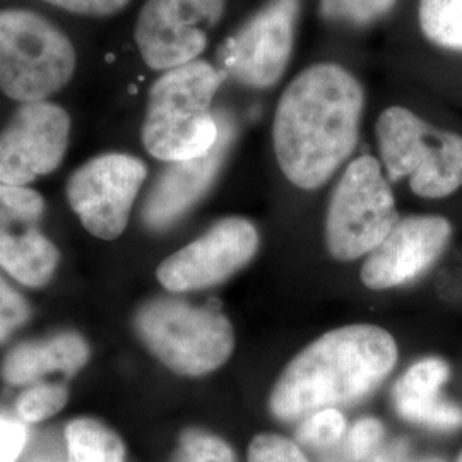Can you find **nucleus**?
Wrapping results in <instances>:
<instances>
[{
  "mask_svg": "<svg viewBox=\"0 0 462 462\" xmlns=\"http://www.w3.org/2000/svg\"><path fill=\"white\" fill-rule=\"evenodd\" d=\"M448 375V365L440 358H425L414 364L397 380L393 393L399 416L427 429H461V408L442 397Z\"/></svg>",
  "mask_w": 462,
  "mask_h": 462,
  "instance_id": "dca6fc26",
  "label": "nucleus"
},
{
  "mask_svg": "<svg viewBox=\"0 0 462 462\" xmlns=\"http://www.w3.org/2000/svg\"><path fill=\"white\" fill-rule=\"evenodd\" d=\"M76 49L59 26L28 9H0V91L19 103L43 101L70 83Z\"/></svg>",
  "mask_w": 462,
  "mask_h": 462,
  "instance_id": "20e7f679",
  "label": "nucleus"
},
{
  "mask_svg": "<svg viewBox=\"0 0 462 462\" xmlns=\"http://www.w3.org/2000/svg\"><path fill=\"white\" fill-rule=\"evenodd\" d=\"M397 362L394 337L379 326L329 330L286 365L269 397L281 421L353 404L375 391Z\"/></svg>",
  "mask_w": 462,
  "mask_h": 462,
  "instance_id": "f03ea898",
  "label": "nucleus"
},
{
  "mask_svg": "<svg viewBox=\"0 0 462 462\" xmlns=\"http://www.w3.org/2000/svg\"><path fill=\"white\" fill-rule=\"evenodd\" d=\"M383 427L375 418H364L355 423L347 435L346 452L353 462L372 461L379 452Z\"/></svg>",
  "mask_w": 462,
  "mask_h": 462,
  "instance_id": "393cba45",
  "label": "nucleus"
},
{
  "mask_svg": "<svg viewBox=\"0 0 462 462\" xmlns=\"http://www.w3.org/2000/svg\"><path fill=\"white\" fill-rule=\"evenodd\" d=\"M360 81L339 64H315L288 84L273 122L284 177L298 189L322 187L356 148L364 116Z\"/></svg>",
  "mask_w": 462,
  "mask_h": 462,
  "instance_id": "f257e3e1",
  "label": "nucleus"
},
{
  "mask_svg": "<svg viewBox=\"0 0 462 462\" xmlns=\"http://www.w3.org/2000/svg\"><path fill=\"white\" fill-rule=\"evenodd\" d=\"M300 2L271 0L221 45L217 59L226 78L255 89L280 83L290 66Z\"/></svg>",
  "mask_w": 462,
  "mask_h": 462,
  "instance_id": "6e6552de",
  "label": "nucleus"
},
{
  "mask_svg": "<svg viewBox=\"0 0 462 462\" xmlns=\"http://www.w3.org/2000/svg\"><path fill=\"white\" fill-rule=\"evenodd\" d=\"M43 198L28 187L0 183V267L24 286H45L59 264V252L38 225Z\"/></svg>",
  "mask_w": 462,
  "mask_h": 462,
  "instance_id": "ddd939ff",
  "label": "nucleus"
},
{
  "mask_svg": "<svg viewBox=\"0 0 462 462\" xmlns=\"http://www.w3.org/2000/svg\"><path fill=\"white\" fill-rule=\"evenodd\" d=\"M397 0H320V16L334 23L365 26L387 16Z\"/></svg>",
  "mask_w": 462,
  "mask_h": 462,
  "instance_id": "aec40b11",
  "label": "nucleus"
},
{
  "mask_svg": "<svg viewBox=\"0 0 462 462\" xmlns=\"http://www.w3.org/2000/svg\"><path fill=\"white\" fill-rule=\"evenodd\" d=\"M380 158L391 180L410 179L418 198L444 199L462 187V135L437 129L404 106H389L377 125Z\"/></svg>",
  "mask_w": 462,
  "mask_h": 462,
  "instance_id": "39448f33",
  "label": "nucleus"
},
{
  "mask_svg": "<svg viewBox=\"0 0 462 462\" xmlns=\"http://www.w3.org/2000/svg\"><path fill=\"white\" fill-rule=\"evenodd\" d=\"M226 0H146L134 38L146 66L170 70L198 60Z\"/></svg>",
  "mask_w": 462,
  "mask_h": 462,
  "instance_id": "9d476101",
  "label": "nucleus"
},
{
  "mask_svg": "<svg viewBox=\"0 0 462 462\" xmlns=\"http://www.w3.org/2000/svg\"><path fill=\"white\" fill-rule=\"evenodd\" d=\"M28 442V427L23 418L0 411V462H16Z\"/></svg>",
  "mask_w": 462,
  "mask_h": 462,
  "instance_id": "bb28decb",
  "label": "nucleus"
},
{
  "mask_svg": "<svg viewBox=\"0 0 462 462\" xmlns=\"http://www.w3.org/2000/svg\"><path fill=\"white\" fill-rule=\"evenodd\" d=\"M148 177L131 154H101L78 168L67 182V199L84 228L101 240H116L127 228L134 200Z\"/></svg>",
  "mask_w": 462,
  "mask_h": 462,
  "instance_id": "1a4fd4ad",
  "label": "nucleus"
},
{
  "mask_svg": "<svg viewBox=\"0 0 462 462\" xmlns=\"http://www.w3.org/2000/svg\"><path fill=\"white\" fill-rule=\"evenodd\" d=\"M396 200L391 185L372 156L351 162L336 185L326 217L330 255L349 263L379 247L396 225Z\"/></svg>",
  "mask_w": 462,
  "mask_h": 462,
  "instance_id": "0eeeda50",
  "label": "nucleus"
},
{
  "mask_svg": "<svg viewBox=\"0 0 462 462\" xmlns=\"http://www.w3.org/2000/svg\"><path fill=\"white\" fill-rule=\"evenodd\" d=\"M70 116L49 99L21 103L0 133V183L26 187L55 171L69 146Z\"/></svg>",
  "mask_w": 462,
  "mask_h": 462,
  "instance_id": "9b49d317",
  "label": "nucleus"
},
{
  "mask_svg": "<svg viewBox=\"0 0 462 462\" xmlns=\"http://www.w3.org/2000/svg\"><path fill=\"white\" fill-rule=\"evenodd\" d=\"M418 21L429 42L462 51V0H420Z\"/></svg>",
  "mask_w": 462,
  "mask_h": 462,
  "instance_id": "6ab92c4d",
  "label": "nucleus"
},
{
  "mask_svg": "<svg viewBox=\"0 0 462 462\" xmlns=\"http://www.w3.org/2000/svg\"><path fill=\"white\" fill-rule=\"evenodd\" d=\"M67 13L88 17L116 16L124 11L131 0H43Z\"/></svg>",
  "mask_w": 462,
  "mask_h": 462,
  "instance_id": "cd10ccee",
  "label": "nucleus"
},
{
  "mask_svg": "<svg viewBox=\"0 0 462 462\" xmlns=\"http://www.w3.org/2000/svg\"><path fill=\"white\" fill-rule=\"evenodd\" d=\"M248 462H310L301 448L274 433L257 435L248 447Z\"/></svg>",
  "mask_w": 462,
  "mask_h": 462,
  "instance_id": "b1692460",
  "label": "nucleus"
},
{
  "mask_svg": "<svg viewBox=\"0 0 462 462\" xmlns=\"http://www.w3.org/2000/svg\"><path fill=\"white\" fill-rule=\"evenodd\" d=\"M456 462H462V452L459 454V457H457V461Z\"/></svg>",
  "mask_w": 462,
  "mask_h": 462,
  "instance_id": "c756f323",
  "label": "nucleus"
},
{
  "mask_svg": "<svg viewBox=\"0 0 462 462\" xmlns=\"http://www.w3.org/2000/svg\"><path fill=\"white\" fill-rule=\"evenodd\" d=\"M30 317L26 300L0 278V343Z\"/></svg>",
  "mask_w": 462,
  "mask_h": 462,
  "instance_id": "a878e982",
  "label": "nucleus"
},
{
  "mask_svg": "<svg viewBox=\"0 0 462 462\" xmlns=\"http://www.w3.org/2000/svg\"><path fill=\"white\" fill-rule=\"evenodd\" d=\"M346 431V420L336 408H328L305 418L298 429V440L314 448L336 447Z\"/></svg>",
  "mask_w": 462,
  "mask_h": 462,
  "instance_id": "4be33fe9",
  "label": "nucleus"
},
{
  "mask_svg": "<svg viewBox=\"0 0 462 462\" xmlns=\"http://www.w3.org/2000/svg\"><path fill=\"white\" fill-rule=\"evenodd\" d=\"M135 330L175 374L202 377L226 364L235 347L230 320L213 309L158 298L139 309Z\"/></svg>",
  "mask_w": 462,
  "mask_h": 462,
  "instance_id": "423d86ee",
  "label": "nucleus"
},
{
  "mask_svg": "<svg viewBox=\"0 0 462 462\" xmlns=\"http://www.w3.org/2000/svg\"><path fill=\"white\" fill-rule=\"evenodd\" d=\"M226 74L206 60L165 70L151 86L143 124V144L166 163L185 162L215 148L219 122L213 99Z\"/></svg>",
  "mask_w": 462,
  "mask_h": 462,
  "instance_id": "7ed1b4c3",
  "label": "nucleus"
},
{
  "mask_svg": "<svg viewBox=\"0 0 462 462\" xmlns=\"http://www.w3.org/2000/svg\"><path fill=\"white\" fill-rule=\"evenodd\" d=\"M66 446L67 462L125 461V448L116 431L91 418L67 425Z\"/></svg>",
  "mask_w": 462,
  "mask_h": 462,
  "instance_id": "a211bd4d",
  "label": "nucleus"
},
{
  "mask_svg": "<svg viewBox=\"0 0 462 462\" xmlns=\"http://www.w3.org/2000/svg\"><path fill=\"white\" fill-rule=\"evenodd\" d=\"M452 236L444 216L399 217L393 230L372 250L362 267V281L370 290H389L416 280L435 264Z\"/></svg>",
  "mask_w": 462,
  "mask_h": 462,
  "instance_id": "4468645a",
  "label": "nucleus"
},
{
  "mask_svg": "<svg viewBox=\"0 0 462 462\" xmlns=\"http://www.w3.org/2000/svg\"><path fill=\"white\" fill-rule=\"evenodd\" d=\"M259 248L255 226L238 216L217 221L198 240L165 259L156 276L170 291H196L228 280Z\"/></svg>",
  "mask_w": 462,
  "mask_h": 462,
  "instance_id": "f8f14e48",
  "label": "nucleus"
},
{
  "mask_svg": "<svg viewBox=\"0 0 462 462\" xmlns=\"http://www.w3.org/2000/svg\"><path fill=\"white\" fill-rule=\"evenodd\" d=\"M370 462H446L439 457H414L404 442L391 444L379 450Z\"/></svg>",
  "mask_w": 462,
  "mask_h": 462,
  "instance_id": "c85d7f7f",
  "label": "nucleus"
},
{
  "mask_svg": "<svg viewBox=\"0 0 462 462\" xmlns=\"http://www.w3.org/2000/svg\"><path fill=\"white\" fill-rule=\"evenodd\" d=\"M175 462H236L231 447L202 430H187L180 439Z\"/></svg>",
  "mask_w": 462,
  "mask_h": 462,
  "instance_id": "5701e85b",
  "label": "nucleus"
},
{
  "mask_svg": "<svg viewBox=\"0 0 462 462\" xmlns=\"http://www.w3.org/2000/svg\"><path fill=\"white\" fill-rule=\"evenodd\" d=\"M219 137L209 152L170 163L152 185L143 208V219L149 228H166L180 219L211 189L225 163L236 129L230 116H217Z\"/></svg>",
  "mask_w": 462,
  "mask_h": 462,
  "instance_id": "2eb2a0df",
  "label": "nucleus"
},
{
  "mask_svg": "<svg viewBox=\"0 0 462 462\" xmlns=\"http://www.w3.org/2000/svg\"><path fill=\"white\" fill-rule=\"evenodd\" d=\"M89 358V346L76 332H62L43 341L23 343L14 347L2 364V377L13 385L32 383L34 380L62 372L74 375Z\"/></svg>",
  "mask_w": 462,
  "mask_h": 462,
  "instance_id": "f3484780",
  "label": "nucleus"
},
{
  "mask_svg": "<svg viewBox=\"0 0 462 462\" xmlns=\"http://www.w3.org/2000/svg\"><path fill=\"white\" fill-rule=\"evenodd\" d=\"M67 397L69 393L62 383H36L19 397L17 414L28 423L49 420L66 406Z\"/></svg>",
  "mask_w": 462,
  "mask_h": 462,
  "instance_id": "412c9836",
  "label": "nucleus"
}]
</instances>
